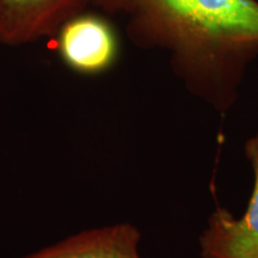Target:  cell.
Returning <instances> with one entry per match:
<instances>
[{
	"instance_id": "obj_5",
	"label": "cell",
	"mask_w": 258,
	"mask_h": 258,
	"mask_svg": "<svg viewBox=\"0 0 258 258\" xmlns=\"http://www.w3.org/2000/svg\"><path fill=\"white\" fill-rule=\"evenodd\" d=\"M140 237L133 225L118 224L80 232L23 258H140Z\"/></svg>"
},
{
	"instance_id": "obj_2",
	"label": "cell",
	"mask_w": 258,
	"mask_h": 258,
	"mask_svg": "<svg viewBox=\"0 0 258 258\" xmlns=\"http://www.w3.org/2000/svg\"><path fill=\"white\" fill-rule=\"evenodd\" d=\"M53 38L61 62L79 76H101L115 66L120 55L115 29L105 17L91 12L70 18Z\"/></svg>"
},
{
	"instance_id": "obj_3",
	"label": "cell",
	"mask_w": 258,
	"mask_h": 258,
	"mask_svg": "<svg viewBox=\"0 0 258 258\" xmlns=\"http://www.w3.org/2000/svg\"><path fill=\"white\" fill-rule=\"evenodd\" d=\"M245 153L254 173L246 212L239 219L222 208L213 213L200 238L201 258H258V134L247 141Z\"/></svg>"
},
{
	"instance_id": "obj_1",
	"label": "cell",
	"mask_w": 258,
	"mask_h": 258,
	"mask_svg": "<svg viewBox=\"0 0 258 258\" xmlns=\"http://www.w3.org/2000/svg\"><path fill=\"white\" fill-rule=\"evenodd\" d=\"M120 17L133 43L170 54L186 89L219 111L238 97L258 56V0H92Z\"/></svg>"
},
{
	"instance_id": "obj_4",
	"label": "cell",
	"mask_w": 258,
	"mask_h": 258,
	"mask_svg": "<svg viewBox=\"0 0 258 258\" xmlns=\"http://www.w3.org/2000/svg\"><path fill=\"white\" fill-rule=\"evenodd\" d=\"M92 0H0V44L10 47L53 38Z\"/></svg>"
}]
</instances>
